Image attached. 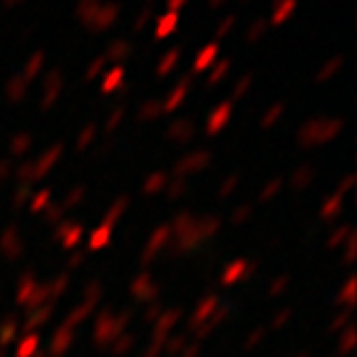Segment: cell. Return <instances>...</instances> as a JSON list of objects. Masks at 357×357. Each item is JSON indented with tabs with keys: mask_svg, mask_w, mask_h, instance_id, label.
Segmentation results:
<instances>
[{
	"mask_svg": "<svg viewBox=\"0 0 357 357\" xmlns=\"http://www.w3.org/2000/svg\"><path fill=\"white\" fill-rule=\"evenodd\" d=\"M223 3H226V0H208V8H213V10H216V8H221Z\"/></svg>",
	"mask_w": 357,
	"mask_h": 357,
	"instance_id": "obj_32",
	"label": "cell"
},
{
	"mask_svg": "<svg viewBox=\"0 0 357 357\" xmlns=\"http://www.w3.org/2000/svg\"><path fill=\"white\" fill-rule=\"evenodd\" d=\"M154 3H156V0H146V6H149V8L154 6Z\"/></svg>",
	"mask_w": 357,
	"mask_h": 357,
	"instance_id": "obj_33",
	"label": "cell"
},
{
	"mask_svg": "<svg viewBox=\"0 0 357 357\" xmlns=\"http://www.w3.org/2000/svg\"><path fill=\"white\" fill-rule=\"evenodd\" d=\"M102 57H105L107 62H114V65H122L124 60H129L132 57V43L129 40H112L109 45H107V50L102 52Z\"/></svg>",
	"mask_w": 357,
	"mask_h": 357,
	"instance_id": "obj_6",
	"label": "cell"
},
{
	"mask_svg": "<svg viewBox=\"0 0 357 357\" xmlns=\"http://www.w3.org/2000/svg\"><path fill=\"white\" fill-rule=\"evenodd\" d=\"M241 3H248V0H241Z\"/></svg>",
	"mask_w": 357,
	"mask_h": 357,
	"instance_id": "obj_34",
	"label": "cell"
},
{
	"mask_svg": "<svg viewBox=\"0 0 357 357\" xmlns=\"http://www.w3.org/2000/svg\"><path fill=\"white\" fill-rule=\"evenodd\" d=\"M231 114H234V105L231 102H221V105L216 107V109L211 112V117H208L206 122V134H218L223 127H226V122L231 119Z\"/></svg>",
	"mask_w": 357,
	"mask_h": 357,
	"instance_id": "obj_5",
	"label": "cell"
},
{
	"mask_svg": "<svg viewBox=\"0 0 357 357\" xmlns=\"http://www.w3.org/2000/svg\"><path fill=\"white\" fill-rule=\"evenodd\" d=\"M342 119L340 117H325V119H310V122L303 124L301 129V144L312 146V144H320V142H328L333 139L335 134L342 129Z\"/></svg>",
	"mask_w": 357,
	"mask_h": 357,
	"instance_id": "obj_1",
	"label": "cell"
},
{
	"mask_svg": "<svg viewBox=\"0 0 357 357\" xmlns=\"http://www.w3.org/2000/svg\"><path fill=\"white\" fill-rule=\"evenodd\" d=\"M342 65H345V57H342V55L330 57V60L325 62L323 67H320L318 73H315V82L323 84V82H328V79H333L335 75H337V73L342 70Z\"/></svg>",
	"mask_w": 357,
	"mask_h": 357,
	"instance_id": "obj_13",
	"label": "cell"
},
{
	"mask_svg": "<svg viewBox=\"0 0 357 357\" xmlns=\"http://www.w3.org/2000/svg\"><path fill=\"white\" fill-rule=\"evenodd\" d=\"M296 8H298V0H280V3H273V13L268 17V25H275V28L283 25V22L296 13Z\"/></svg>",
	"mask_w": 357,
	"mask_h": 357,
	"instance_id": "obj_9",
	"label": "cell"
},
{
	"mask_svg": "<svg viewBox=\"0 0 357 357\" xmlns=\"http://www.w3.org/2000/svg\"><path fill=\"white\" fill-rule=\"evenodd\" d=\"M164 114L162 109V100H156V97H151V100H146L144 105L139 107V119L142 122H149V119H159Z\"/></svg>",
	"mask_w": 357,
	"mask_h": 357,
	"instance_id": "obj_17",
	"label": "cell"
},
{
	"mask_svg": "<svg viewBox=\"0 0 357 357\" xmlns=\"http://www.w3.org/2000/svg\"><path fill=\"white\" fill-rule=\"evenodd\" d=\"M124 87V67L117 65L112 67L109 73L102 79V95H112V92H119Z\"/></svg>",
	"mask_w": 357,
	"mask_h": 357,
	"instance_id": "obj_10",
	"label": "cell"
},
{
	"mask_svg": "<svg viewBox=\"0 0 357 357\" xmlns=\"http://www.w3.org/2000/svg\"><path fill=\"white\" fill-rule=\"evenodd\" d=\"M234 25H236V15H226L223 17L221 22H218V28H216V33H213V43H221L223 38H226V35L231 33V30H234Z\"/></svg>",
	"mask_w": 357,
	"mask_h": 357,
	"instance_id": "obj_23",
	"label": "cell"
},
{
	"mask_svg": "<svg viewBox=\"0 0 357 357\" xmlns=\"http://www.w3.org/2000/svg\"><path fill=\"white\" fill-rule=\"evenodd\" d=\"M28 146H30V137H28V134H17L15 139H13V151H15V154H17V151H25Z\"/></svg>",
	"mask_w": 357,
	"mask_h": 357,
	"instance_id": "obj_29",
	"label": "cell"
},
{
	"mask_svg": "<svg viewBox=\"0 0 357 357\" xmlns=\"http://www.w3.org/2000/svg\"><path fill=\"white\" fill-rule=\"evenodd\" d=\"M62 87H65V75H62L60 67H55V70H50L43 79V100H40V109L50 112L52 107H55V102L60 100Z\"/></svg>",
	"mask_w": 357,
	"mask_h": 357,
	"instance_id": "obj_2",
	"label": "cell"
},
{
	"mask_svg": "<svg viewBox=\"0 0 357 357\" xmlns=\"http://www.w3.org/2000/svg\"><path fill=\"white\" fill-rule=\"evenodd\" d=\"M266 30H268V17H256V20L248 25V30H245V43L256 45L258 40L266 35Z\"/></svg>",
	"mask_w": 357,
	"mask_h": 357,
	"instance_id": "obj_18",
	"label": "cell"
},
{
	"mask_svg": "<svg viewBox=\"0 0 357 357\" xmlns=\"http://www.w3.org/2000/svg\"><path fill=\"white\" fill-rule=\"evenodd\" d=\"M231 73V60H226V57H223V60H218L216 65H213V70H211V75H208V87H213V84H218L221 82L223 77H226V75Z\"/></svg>",
	"mask_w": 357,
	"mask_h": 357,
	"instance_id": "obj_21",
	"label": "cell"
},
{
	"mask_svg": "<svg viewBox=\"0 0 357 357\" xmlns=\"http://www.w3.org/2000/svg\"><path fill=\"white\" fill-rule=\"evenodd\" d=\"M218 47L221 45H216V43H208L204 50H199L196 52V60H194V73L191 75H196V73H204V70H208V67H213L218 62Z\"/></svg>",
	"mask_w": 357,
	"mask_h": 357,
	"instance_id": "obj_7",
	"label": "cell"
},
{
	"mask_svg": "<svg viewBox=\"0 0 357 357\" xmlns=\"http://www.w3.org/2000/svg\"><path fill=\"white\" fill-rule=\"evenodd\" d=\"M102 0H79L77 10H75V15H77V20L82 22L84 28H87L89 22H92V17L97 15V10H100Z\"/></svg>",
	"mask_w": 357,
	"mask_h": 357,
	"instance_id": "obj_16",
	"label": "cell"
},
{
	"mask_svg": "<svg viewBox=\"0 0 357 357\" xmlns=\"http://www.w3.org/2000/svg\"><path fill=\"white\" fill-rule=\"evenodd\" d=\"M25 0H3V6L6 8H17V6H22Z\"/></svg>",
	"mask_w": 357,
	"mask_h": 357,
	"instance_id": "obj_31",
	"label": "cell"
},
{
	"mask_svg": "<svg viewBox=\"0 0 357 357\" xmlns=\"http://www.w3.org/2000/svg\"><path fill=\"white\" fill-rule=\"evenodd\" d=\"M191 84H194V75H191V73H189V75H184V77L178 79L176 87H174L172 92H169V95L162 100L164 114H167V112H174L176 107H181V102H184V100H186V95H189Z\"/></svg>",
	"mask_w": 357,
	"mask_h": 357,
	"instance_id": "obj_4",
	"label": "cell"
},
{
	"mask_svg": "<svg viewBox=\"0 0 357 357\" xmlns=\"http://www.w3.org/2000/svg\"><path fill=\"white\" fill-rule=\"evenodd\" d=\"M178 28V13H167V15L156 17V30H154V40H164Z\"/></svg>",
	"mask_w": 357,
	"mask_h": 357,
	"instance_id": "obj_15",
	"label": "cell"
},
{
	"mask_svg": "<svg viewBox=\"0 0 357 357\" xmlns=\"http://www.w3.org/2000/svg\"><path fill=\"white\" fill-rule=\"evenodd\" d=\"M181 62V47H172V50H167L162 57H159V65H156V75L159 77H167V75L174 73V67Z\"/></svg>",
	"mask_w": 357,
	"mask_h": 357,
	"instance_id": "obj_12",
	"label": "cell"
},
{
	"mask_svg": "<svg viewBox=\"0 0 357 357\" xmlns=\"http://www.w3.org/2000/svg\"><path fill=\"white\" fill-rule=\"evenodd\" d=\"M122 119H124V107H117V109H114V112L109 114V119H107V124H105L107 134L114 132V129H117L119 124H122Z\"/></svg>",
	"mask_w": 357,
	"mask_h": 357,
	"instance_id": "obj_27",
	"label": "cell"
},
{
	"mask_svg": "<svg viewBox=\"0 0 357 357\" xmlns=\"http://www.w3.org/2000/svg\"><path fill=\"white\" fill-rule=\"evenodd\" d=\"M43 67H45V52H43V50H38V52H33V55H30V60H28V62H25V67H22V75H20V77L30 84L33 79H38V77H40V73H43Z\"/></svg>",
	"mask_w": 357,
	"mask_h": 357,
	"instance_id": "obj_11",
	"label": "cell"
},
{
	"mask_svg": "<svg viewBox=\"0 0 357 357\" xmlns=\"http://www.w3.org/2000/svg\"><path fill=\"white\" fill-rule=\"evenodd\" d=\"M273 3H280V0H273Z\"/></svg>",
	"mask_w": 357,
	"mask_h": 357,
	"instance_id": "obj_35",
	"label": "cell"
},
{
	"mask_svg": "<svg viewBox=\"0 0 357 357\" xmlns=\"http://www.w3.org/2000/svg\"><path fill=\"white\" fill-rule=\"evenodd\" d=\"M167 6H169V13H178L186 6V0H167Z\"/></svg>",
	"mask_w": 357,
	"mask_h": 357,
	"instance_id": "obj_30",
	"label": "cell"
},
{
	"mask_svg": "<svg viewBox=\"0 0 357 357\" xmlns=\"http://www.w3.org/2000/svg\"><path fill=\"white\" fill-rule=\"evenodd\" d=\"M253 87V73H245L238 77V82L234 84V89H231V105H234L236 100H243L245 95H248V89Z\"/></svg>",
	"mask_w": 357,
	"mask_h": 357,
	"instance_id": "obj_19",
	"label": "cell"
},
{
	"mask_svg": "<svg viewBox=\"0 0 357 357\" xmlns=\"http://www.w3.org/2000/svg\"><path fill=\"white\" fill-rule=\"evenodd\" d=\"M28 87L30 84L25 82L20 75H13L6 84V100L10 102V105H17V102H22L25 97H28Z\"/></svg>",
	"mask_w": 357,
	"mask_h": 357,
	"instance_id": "obj_8",
	"label": "cell"
},
{
	"mask_svg": "<svg viewBox=\"0 0 357 357\" xmlns=\"http://www.w3.org/2000/svg\"><path fill=\"white\" fill-rule=\"evenodd\" d=\"M149 20H154V10H151L149 6H144L139 13H137V15H134V25H132L134 33H139V30H144V28H146V22H149Z\"/></svg>",
	"mask_w": 357,
	"mask_h": 357,
	"instance_id": "obj_24",
	"label": "cell"
},
{
	"mask_svg": "<svg viewBox=\"0 0 357 357\" xmlns=\"http://www.w3.org/2000/svg\"><path fill=\"white\" fill-rule=\"evenodd\" d=\"M167 134H169V137H172V139H178V142L191 139V134H194V122H191L189 117L174 119V122L169 124Z\"/></svg>",
	"mask_w": 357,
	"mask_h": 357,
	"instance_id": "obj_14",
	"label": "cell"
},
{
	"mask_svg": "<svg viewBox=\"0 0 357 357\" xmlns=\"http://www.w3.org/2000/svg\"><path fill=\"white\" fill-rule=\"evenodd\" d=\"M60 151H62V146H52L50 151H47V154L43 156V159H40V164H38V172L43 174V172H47V169L52 167V164H55V159L57 156H60Z\"/></svg>",
	"mask_w": 357,
	"mask_h": 357,
	"instance_id": "obj_26",
	"label": "cell"
},
{
	"mask_svg": "<svg viewBox=\"0 0 357 357\" xmlns=\"http://www.w3.org/2000/svg\"><path fill=\"white\" fill-rule=\"evenodd\" d=\"M105 67H107V60L102 55H97L95 60L89 62L87 65V70H84V79H87V82H92V79H97L100 77L102 73H105Z\"/></svg>",
	"mask_w": 357,
	"mask_h": 357,
	"instance_id": "obj_22",
	"label": "cell"
},
{
	"mask_svg": "<svg viewBox=\"0 0 357 357\" xmlns=\"http://www.w3.org/2000/svg\"><path fill=\"white\" fill-rule=\"evenodd\" d=\"M206 159H208L206 151H201V154H191L186 162H181V172H191V169L204 167V164H206Z\"/></svg>",
	"mask_w": 357,
	"mask_h": 357,
	"instance_id": "obj_25",
	"label": "cell"
},
{
	"mask_svg": "<svg viewBox=\"0 0 357 357\" xmlns=\"http://www.w3.org/2000/svg\"><path fill=\"white\" fill-rule=\"evenodd\" d=\"M119 13H122V8H119L117 3H102L97 15L92 17V22L87 25V30L89 33H105V30H109L112 25L119 20Z\"/></svg>",
	"mask_w": 357,
	"mask_h": 357,
	"instance_id": "obj_3",
	"label": "cell"
},
{
	"mask_svg": "<svg viewBox=\"0 0 357 357\" xmlns=\"http://www.w3.org/2000/svg\"><path fill=\"white\" fill-rule=\"evenodd\" d=\"M283 112H285V105H283V102H275V105H271V107H268L266 114H263L261 127H263V129H271L275 122H278L280 117H283Z\"/></svg>",
	"mask_w": 357,
	"mask_h": 357,
	"instance_id": "obj_20",
	"label": "cell"
},
{
	"mask_svg": "<svg viewBox=\"0 0 357 357\" xmlns=\"http://www.w3.org/2000/svg\"><path fill=\"white\" fill-rule=\"evenodd\" d=\"M95 132H97L95 124H87V127H84V132L79 134V139H77V149H84V146H87L89 142L95 139Z\"/></svg>",
	"mask_w": 357,
	"mask_h": 357,
	"instance_id": "obj_28",
	"label": "cell"
}]
</instances>
